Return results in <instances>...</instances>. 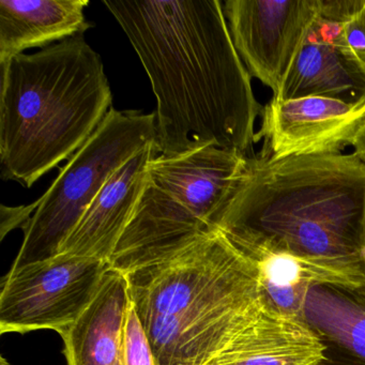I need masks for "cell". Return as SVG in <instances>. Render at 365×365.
<instances>
[{"label":"cell","mask_w":365,"mask_h":365,"mask_svg":"<svg viewBox=\"0 0 365 365\" xmlns=\"http://www.w3.org/2000/svg\"><path fill=\"white\" fill-rule=\"evenodd\" d=\"M103 5L129 38L157 98L160 155L217 147L247 155L262 108L219 0Z\"/></svg>","instance_id":"6da1fadb"},{"label":"cell","mask_w":365,"mask_h":365,"mask_svg":"<svg viewBox=\"0 0 365 365\" xmlns=\"http://www.w3.org/2000/svg\"><path fill=\"white\" fill-rule=\"evenodd\" d=\"M365 163L324 153L247 165L215 217L232 243L264 240L299 257L363 264Z\"/></svg>","instance_id":"7a4b0ae2"},{"label":"cell","mask_w":365,"mask_h":365,"mask_svg":"<svg viewBox=\"0 0 365 365\" xmlns=\"http://www.w3.org/2000/svg\"><path fill=\"white\" fill-rule=\"evenodd\" d=\"M127 279L157 365H209L273 312L257 264L219 230Z\"/></svg>","instance_id":"3957f363"},{"label":"cell","mask_w":365,"mask_h":365,"mask_svg":"<svg viewBox=\"0 0 365 365\" xmlns=\"http://www.w3.org/2000/svg\"><path fill=\"white\" fill-rule=\"evenodd\" d=\"M0 69V174L29 189L95 133L112 89L84 35L10 57Z\"/></svg>","instance_id":"277c9868"},{"label":"cell","mask_w":365,"mask_h":365,"mask_svg":"<svg viewBox=\"0 0 365 365\" xmlns=\"http://www.w3.org/2000/svg\"><path fill=\"white\" fill-rule=\"evenodd\" d=\"M247 157L209 146L158 155L108 264L123 274L174 255L215 230V217Z\"/></svg>","instance_id":"5b68a950"},{"label":"cell","mask_w":365,"mask_h":365,"mask_svg":"<svg viewBox=\"0 0 365 365\" xmlns=\"http://www.w3.org/2000/svg\"><path fill=\"white\" fill-rule=\"evenodd\" d=\"M157 142L155 114L112 108L88 140L70 158L26 220L22 247L10 270L46 262L61 253L91 202L119 168Z\"/></svg>","instance_id":"8992f818"},{"label":"cell","mask_w":365,"mask_h":365,"mask_svg":"<svg viewBox=\"0 0 365 365\" xmlns=\"http://www.w3.org/2000/svg\"><path fill=\"white\" fill-rule=\"evenodd\" d=\"M108 262L59 254L10 270L0 292V333L54 330L61 334L97 296Z\"/></svg>","instance_id":"52a82bcc"},{"label":"cell","mask_w":365,"mask_h":365,"mask_svg":"<svg viewBox=\"0 0 365 365\" xmlns=\"http://www.w3.org/2000/svg\"><path fill=\"white\" fill-rule=\"evenodd\" d=\"M224 14L250 76L279 93L318 19L316 0H227Z\"/></svg>","instance_id":"ba28073f"},{"label":"cell","mask_w":365,"mask_h":365,"mask_svg":"<svg viewBox=\"0 0 365 365\" xmlns=\"http://www.w3.org/2000/svg\"><path fill=\"white\" fill-rule=\"evenodd\" d=\"M364 125L365 106L320 97L271 99L262 108L256 140H264L259 155L270 160L336 153L352 146Z\"/></svg>","instance_id":"9c48e42d"},{"label":"cell","mask_w":365,"mask_h":365,"mask_svg":"<svg viewBox=\"0 0 365 365\" xmlns=\"http://www.w3.org/2000/svg\"><path fill=\"white\" fill-rule=\"evenodd\" d=\"M307 97L365 106V63L350 50L341 24L315 21L272 99L286 101Z\"/></svg>","instance_id":"30bf717a"},{"label":"cell","mask_w":365,"mask_h":365,"mask_svg":"<svg viewBox=\"0 0 365 365\" xmlns=\"http://www.w3.org/2000/svg\"><path fill=\"white\" fill-rule=\"evenodd\" d=\"M158 155L157 142H153L119 168L91 202L59 254L110 262L131 221L146 185L149 168Z\"/></svg>","instance_id":"8fae6325"},{"label":"cell","mask_w":365,"mask_h":365,"mask_svg":"<svg viewBox=\"0 0 365 365\" xmlns=\"http://www.w3.org/2000/svg\"><path fill=\"white\" fill-rule=\"evenodd\" d=\"M127 275L108 269L84 313L61 333L68 365H123V331L129 309Z\"/></svg>","instance_id":"7c38bea8"},{"label":"cell","mask_w":365,"mask_h":365,"mask_svg":"<svg viewBox=\"0 0 365 365\" xmlns=\"http://www.w3.org/2000/svg\"><path fill=\"white\" fill-rule=\"evenodd\" d=\"M88 0H0V63L29 48H48L93 26Z\"/></svg>","instance_id":"4fadbf2b"},{"label":"cell","mask_w":365,"mask_h":365,"mask_svg":"<svg viewBox=\"0 0 365 365\" xmlns=\"http://www.w3.org/2000/svg\"><path fill=\"white\" fill-rule=\"evenodd\" d=\"M304 322L341 354L365 365V292L316 286L307 294Z\"/></svg>","instance_id":"5bb4252c"},{"label":"cell","mask_w":365,"mask_h":365,"mask_svg":"<svg viewBox=\"0 0 365 365\" xmlns=\"http://www.w3.org/2000/svg\"><path fill=\"white\" fill-rule=\"evenodd\" d=\"M123 365H157L140 318L132 302L125 316Z\"/></svg>","instance_id":"9a60e30c"},{"label":"cell","mask_w":365,"mask_h":365,"mask_svg":"<svg viewBox=\"0 0 365 365\" xmlns=\"http://www.w3.org/2000/svg\"><path fill=\"white\" fill-rule=\"evenodd\" d=\"M318 19L346 24L365 8V0H316Z\"/></svg>","instance_id":"2e32d148"},{"label":"cell","mask_w":365,"mask_h":365,"mask_svg":"<svg viewBox=\"0 0 365 365\" xmlns=\"http://www.w3.org/2000/svg\"><path fill=\"white\" fill-rule=\"evenodd\" d=\"M343 35L350 50L365 63V8L343 25Z\"/></svg>","instance_id":"e0dca14e"},{"label":"cell","mask_w":365,"mask_h":365,"mask_svg":"<svg viewBox=\"0 0 365 365\" xmlns=\"http://www.w3.org/2000/svg\"><path fill=\"white\" fill-rule=\"evenodd\" d=\"M352 147L354 148V153L365 163V125L359 131Z\"/></svg>","instance_id":"ac0fdd59"},{"label":"cell","mask_w":365,"mask_h":365,"mask_svg":"<svg viewBox=\"0 0 365 365\" xmlns=\"http://www.w3.org/2000/svg\"><path fill=\"white\" fill-rule=\"evenodd\" d=\"M361 258H362L363 264L365 267V227L364 232H363L362 241H361ZM365 292V288H363Z\"/></svg>","instance_id":"d6986e66"},{"label":"cell","mask_w":365,"mask_h":365,"mask_svg":"<svg viewBox=\"0 0 365 365\" xmlns=\"http://www.w3.org/2000/svg\"><path fill=\"white\" fill-rule=\"evenodd\" d=\"M1 365H9L7 363V361L5 360V359H1Z\"/></svg>","instance_id":"ffe728a7"},{"label":"cell","mask_w":365,"mask_h":365,"mask_svg":"<svg viewBox=\"0 0 365 365\" xmlns=\"http://www.w3.org/2000/svg\"><path fill=\"white\" fill-rule=\"evenodd\" d=\"M209 365H211V364H209Z\"/></svg>","instance_id":"44dd1931"}]
</instances>
